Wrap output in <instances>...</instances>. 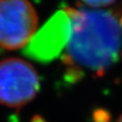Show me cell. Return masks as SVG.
<instances>
[{
    "instance_id": "2",
    "label": "cell",
    "mask_w": 122,
    "mask_h": 122,
    "mask_svg": "<svg viewBox=\"0 0 122 122\" xmlns=\"http://www.w3.org/2000/svg\"><path fill=\"white\" fill-rule=\"evenodd\" d=\"M38 25V13L30 0H0V48L25 49Z\"/></svg>"
},
{
    "instance_id": "8",
    "label": "cell",
    "mask_w": 122,
    "mask_h": 122,
    "mask_svg": "<svg viewBox=\"0 0 122 122\" xmlns=\"http://www.w3.org/2000/svg\"><path fill=\"white\" fill-rule=\"evenodd\" d=\"M116 122H122V114H121V115H120V117H119V118H118V120H117V121H116Z\"/></svg>"
},
{
    "instance_id": "6",
    "label": "cell",
    "mask_w": 122,
    "mask_h": 122,
    "mask_svg": "<svg viewBox=\"0 0 122 122\" xmlns=\"http://www.w3.org/2000/svg\"><path fill=\"white\" fill-rule=\"evenodd\" d=\"M111 119L110 114L107 111L104 110H97L93 114L94 122H109Z\"/></svg>"
},
{
    "instance_id": "5",
    "label": "cell",
    "mask_w": 122,
    "mask_h": 122,
    "mask_svg": "<svg viewBox=\"0 0 122 122\" xmlns=\"http://www.w3.org/2000/svg\"><path fill=\"white\" fill-rule=\"evenodd\" d=\"M81 1L91 9L101 10V8H105L107 6L112 5L116 0H81Z\"/></svg>"
},
{
    "instance_id": "3",
    "label": "cell",
    "mask_w": 122,
    "mask_h": 122,
    "mask_svg": "<svg viewBox=\"0 0 122 122\" xmlns=\"http://www.w3.org/2000/svg\"><path fill=\"white\" fill-rule=\"evenodd\" d=\"M40 78L35 67L20 58L0 61V104L21 108L31 102L40 90Z\"/></svg>"
},
{
    "instance_id": "7",
    "label": "cell",
    "mask_w": 122,
    "mask_h": 122,
    "mask_svg": "<svg viewBox=\"0 0 122 122\" xmlns=\"http://www.w3.org/2000/svg\"><path fill=\"white\" fill-rule=\"evenodd\" d=\"M30 122H46V120H45L42 116H41V115H39V114H36V115H34V116L31 118Z\"/></svg>"
},
{
    "instance_id": "4",
    "label": "cell",
    "mask_w": 122,
    "mask_h": 122,
    "mask_svg": "<svg viewBox=\"0 0 122 122\" xmlns=\"http://www.w3.org/2000/svg\"><path fill=\"white\" fill-rule=\"evenodd\" d=\"M71 34V22L66 11L56 13L24 49L27 57L40 63H48L66 50Z\"/></svg>"
},
{
    "instance_id": "1",
    "label": "cell",
    "mask_w": 122,
    "mask_h": 122,
    "mask_svg": "<svg viewBox=\"0 0 122 122\" xmlns=\"http://www.w3.org/2000/svg\"><path fill=\"white\" fill-rule=\"evenodd\" d=\"M71 34L64 61L75 77L90 71L104 73L121 56L122 21L112 12L96 9H66Z\"/></svg>"
}]
</instances>
